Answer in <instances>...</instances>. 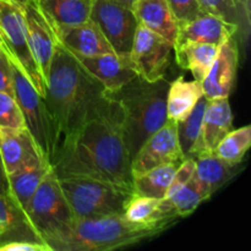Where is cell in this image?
Returning a JSON list of instances; mask_svg holds the SVG:
<instances>
[{
	"mask_svg": "<svg viewBox=\"0 0 251 251\" xmlns=\"http://www.w3.org/2000/svg\"><path fill=\"white\" fill-rule=\"evenodd\" d=\"M50 166L58 178H92L132 190L124 113L107 92L82 124L58 147Z\"/></svg>",
	"mask_w": 251,
	"mask_h": 251,
	"instance_id": "1",
	"label": "cell"
},
{
	"mask_svg": "<svg viewBox=\"0 0 251 251\" xmlns=\"http://www.w3.org/2000/svg\"><path fill=\"white\" fill-rule=\"evenodd\" d=\"M104 95V87L56 39L44 97L53 125L55 151L82 124Z\"/></svg>",
	"mask_w": 251,
	"mask_h": 251,
	"instance_id": "2",
	"label": "cell"
},
{
	"mask_svg": "<svg viewBox=\"0 0 251 251\" xmlns=\"http://www.w3.org/2000/svg\"><path fill=\"white\" fill-rule=\"evenodd\" d=\"M164 229L132 225L122 215L71 218L46 233L41 242L50 251H109L137 244L162 234Z\"/></svg>",
	"mask_w": 251,
	"mask_h": 251,
	"instance_id": "3",
	"label": "cell"
},
{
	"mask_svg": "<svg viewBox=\"0 0 251 251\" xmlns=\"http://www.w3.org/2000/svg\"><path fill=\"white\" fill-rule=\"evenodd\" d=\"M171 81L166 77L154 82L136 77L118 90L107 92L124 113V136L130 158L141 145L166 124L167 91Z\"/></svg>",
	"mask_w": 251,
	"mask_h": 251,
	"instance_id": "4",
	"label": "cell"
},
{
	"mask_svg": "<svg viewBox=\"0 0 251 251\" xmlns=\"http://www.w3.org/2000/svg\"><path fill=\"white\" fill-rule=\"evenodd\" d=\"M60 188L75 218L122 215L131 189L82 176L59 178Z\"/></svg>",
	"mask_w": 251,
	"mask_h": 251,
	"instance_id": "5",
	"label": "cell"
},
{
	"mask_svg": "<svg viewBox=\"0 0 251 251\" xmlns=\"http://www.w3.org/2000/svg\"><path fill=\"white\" fill-rule=\"evenodd\" d=\"M0 50L19 66L37 92L46 97L47 81L29 49L24 9L11 0H0Z\"/></svg>",
	"mask_w": 251,
	"mask_h": 251,
	"instance_id": "6",
	"label": "cell"
},
{
	"mask_svg": "<svg viewBox=\"0 0 251 251\" xmlns=\"http://www.w3.org/2000/svg\"><path fill=\"white\" fill-rule=\"evenodd\" d=\"M9 64L11 69L14 96L21 109L25 126L36 142L42 156L50 164L55 151V142L53 125L44 98L37 92L16 64L10 60Z\"/></svg>",
	"mask_w": 251,
	"mask_h": 251,
	"instance_id": "7",
	"label": "cell"
},
{
	"mask_svg": "<svg viewBox=\"0 0 251 251\" xmlns=\"http://www.w3.org/2000/svg\"><path fill=\"white\" fill-rule=\"evenodd\" d=\"M74 218L68 201L60 188L59 178L53 168L48 171L42 183L32 196L25 222L36 239Z\"/></svg>",
	"mask_w": 251,
	"mask_h": 251,
	"instance_id": "8",
	"label": "cell"
},
{
	"mask_svg": "<svg viewBox=\"0 0 251 251\" xmlns=\"http://www.w3.org/2000/svg\"><path fill=\"white\" fill-rule=\"evenodd\" d=\"M92 20L119 58L129 60L139 21L130 5L117 0H92Z\"/></svg>",
	"mask_w": 251,
	"mask_h": 251,
	"instance_id": "9",
	"label": "cell"
},
{
	"mask_svg": "<svg viewBox=\"0 0 251 251\" xmlns=\"http://www.w3.org/2000/svg\"><path fill=\"white\" fill-rule=\"evenodd\" d=\"M173 54L171 42L139 25L129 55L130 65L139 77L150 82L166 77Z\"/></svg>",
	"mask_w": 251,
	"mask_h": 251,
	"instance_id": "10",
	"label": "cell"
},
{
	"mask_svg": "<svg viewBox=\"0 0 251 251\" xmlns=\"http://www.w3.org/2000/svg\"><path fill=\"white\" fill-rule=\"evenodd\" d=\"M184 158L178 141L176 123L167 120L137 150L131 161L132 178L163 164H180Z\"/></svg>",
	"mask_w": 251,
	"mask_h": 251,
	"instance_id": "11",
	"label": "cell"
},
{
	"mask_svg": "<svg viewBox=\"0 0 251 251\" xmlns=\"http://www.w3.org/2000/svg\"><path fill=\"white\" fill-rule=\"evenodd\" d=\"M22 9L26 21L29 49L42 75L47 81L56 46L55 33L50 22L36 0H28L25 2Z\"/></svg>",
	"mask_w": 251,
	"mask_h": 251,
	"instance_id": "12",
	"label": "cell"
},
{
	"mask_svg": "<svg viewBox=\"0 0 251 251\" xmlns=\"http://www.w3.org/2000/svg\"><path fill=\"white\" fill-rule=\"evenodd\" d=\"M239 64V47L235 36L221 44L217 56L202 81L203 96L207 100L229 98Z\"/></svg>",
	"mask_w": 251,
	"mask_h": 251,
	"instance_id": "13",
	"label": "cell"
},
{
	"mask_svg": "<svg viewBox=\"0 0 251 251\" xmlns=\"http://www.w3.org/2000/svg\"><path fill=\"white\" fill-rule=\"evenodd\" d=\"M233 113L228 98L208 100L201 123L200 132L189 158L202 153H212L223 137L232 130Z\"/></svg>",
	"mask_w": 251,
	"mask_h": 251,
	"instance_id": "14",
	"label": "cell"
},
{
	"mask_svg": "<svg viewBox=\"0 0 251 251\" xmlns=\"http://www.w3.org/2000/svg\"><path fill=\"white\" fill-rule=\"evenodd\" d=\"M239 33V27L217 15L203 12L193 21L179 25L176 44L207 43L220 47L230 37ZM173 46V47H174Z\"/></svg>",
	"mask_w": 251,
	"mask_h": 251,
	"instance_id": "15",
	"label": "cell"
},
{
	"mask_svg": "<svg viewBox=\"0 0 251 251\" xmlns=\"http://www.w3.org/2000/svg\"><path fill=\"white\" fill-rule=\"evenodd\" d=\"M71 54L78 61V64L104 87L105 92L118 90L137 76L130 65V61L119 58L115 54L95 56Z\"/></svg>",
	"mask_w": 251,
	"mask_h": 251,
	"instance_id": "16",
	"label": "cell"
},
{
	"mask_svg": "<svg viewBox=\"0 0 251 251\" xmlns=\"http://www.w3.org/2000/svg\"><path fill=\"white\" fill-rule=\"evenodd\" d=\"M123 216L132 225L168 229L179 217L168 199L144 198L132 194Z\"/></svg>",
	"mask_w": 251,
	"mask_h": 251,
	"instance_id": "17",
	"label": "cell"
},
{
	"mask_svg": "<svg viewBox=\"0 0 251 251\" xmlns=\"http://www.w3.org/2000/svg\"><path fill=\"white\" fill-rule=\"evenodd\" d=\"M59 43L74 54L83 56L115 54L92 20L54 31ZM117 55V54H115Z\"/></svg>",
	"mask_w": 251,
	"mask_h": 251,
	"instance_id": "18",
	"label": "cell"
},
{
	"mask_svg": "<svg viewBox=\"0 0 251 251\" xmlns=\"http://www.w3.org/2000/svg\"><path fill=\"white\" fill-rule=\"evenodd\" d=\"M50 168L51 166L46 159L36 156L25 163L19 171L7 176L9 196L24 217L32 196Z\"/></svg>",
	"mask_w": 251,
	"mask_h": 251,
	"instance_id": "19",
	"label": "cell"
},
{
	"mask_svg": "<svg viewBox=\"0 0 251 251\" xmlns=\"http://www.w3.org/2000/svg\"><path fill=\"white\" fill-rule=\"evenodd\" d=\"M36 156L44 158L26 127H0V158L6 176L19 171Z\"/></svg>",
	"mask_w": 251,
	"mask_h": 251,
	"instance_id": "20",
	"label": "cell"
},
{
	"mask_svg": "<svg viewBox=\"0 0 251 251\" xmlns=\"http://www.w3.org/2000/svg\"><path fill=\"white\" fill-rule=\"evenodd\" d=\"M131 7L139 25L159 34L174 46L178 37L179 22L167 0H134Z\"/></svg>",
	"mask_w": 251,
	"mask_h": 251,
	"instance_id": "21",
	"label": "cell"
},
{
	"mask_svg": "<svg viewBox=\"0 0 251 251\" xmlns=\"http://www.w3.org/2000/svg\"><path fill=\"white\" fill-rule=\"evenodd\" d=\"M201 97H203L202 82L196 80L188 81L184 76H179L169 82L167 91V119L176 123L183 120L188 117Z\"/></svg>",
	"mask_w": 251,
	"mask_h": 251,
	"instance_id": "22",
	"label": "cell"
},
{
	"mask_svg": "<svg viewBox=\"0 0 251 251\" xmlns=\"http://www.w3.org/2000/svg\"><path fill=\"white\" fill-rule=\"evenodd\" d=\"M53 29L75 26L90 20L92 0H36Z\"/></svg>",
	"mask_w": 251,
	"mask_h": 251,
	"instance_id": "23",
	"label": "cell"
},
{
	"mask_svg": "<svg viewBox=\"0 0 251 251\" xmlns=\"http://www.w3.org/2000/svg\"><path fill=\"white\" fill-rule=\"evenodd\" d=\"M220 47L207 43H183L174 46V59L179 68L193 74L194 80L202 82L207 76Z\"/></svg>",
	"mask_w": 251,
	"mask_h": 251,
	"instance_id": "24",
	"label": "cell"
},
{
	"mask_svg": "<svg viewBox=\"0 0 251 251\" xmlns=\"http://www.w3.org/2000/svg\"><path fill=\"white\" fill-rule=\"evenodd\" d=\"M195 176L211 195L229 181L240 169V163L234 164L225 161L215 153H202L194 157Z\"/></svg>",
	"mask_w": 251,
	"mask_h": 251,
	"instance_id": "25",
	"label": "cell"
},
{
	"mask_svg": "<svg viewBox=\"0 0 251 251\" xmlns=\"http://www.w3.org/2000/svg\"><path fill=\"white\" fill-rule=\"evenodd\" d=\"M179 164L168 163L132 178V193L144 198L166 199L169 184Z\"/></svg>",
	"mask_w": 251,
	"mask_h": 251,
	"instance_id": "26",
	"label": "cell"
},
{
	"mask_svg": "<svg viewBox=\"0 0 251 251\" xmlns=\"http://www.w3.org/2000/svg\"><path fill=\"white\" fill-rule=\"evenodd\" d=\"M251 146V126L239 127L230 130L218 144L213 153L229 163H242Z\"/></svg>",
	"mask_w": 251,
	"mask_h": 251,
	"instance_id": "27",
	"label": "cell"
},
{
	"mask_svg": "<svg viewBox=\"0 0 251 251\" xmlns=\"http://www.w3.org/2000/svg\"><path fill=\"white\" fill-rule=\"evenodd\" d=\"M208 100L203 96L199 100L195 107L193 108L188 117L184 118L183 120L176 123V134H178V141L180 145L181 152L184 157L189 158L190 152L195 145L196 139L200 132L201 123H202L203 114H205L206 105H207Z\"/></svg>",
	"mask_w": 251,
	"mask_h": 251,
	"instance_id": "28",
	"label": "cell"
},
{
	"mask_svg": "<svg viewBox=\"0 0 251 251\" xmlns=\"http://www.w3.org/2000/svg\"><path fill=\"white\" fill-rule=\"evenodd\" d=\"M211 196L212 195L208 193L207 189L195 176H193L180 190L176 191L168 200L173 205L176 215L181 218L190 216L200 206V203L208 200Z\"/></svg>",
	"mask_w": 251,
	"mask_h": 251,
	"instance_id": "29",
	"label": "cell"
},
{
	"mask_svg": "<svg viewBox=\"0 0 251 251\" xmlns=\"http://www.w3.org/2000/svg\"><path fill=\"white\" fill-rule=\"evenodd\" d=\"M199 2L203 11L217 15V16L225 19L226 21L237 25L239 27V33H243L244 37H248L250 29L245 26L242 15L238 11L233 0H199Z\"/></svg>",
	"mask_w": 251,
	"mask_h": 251,
	"instance_id": "30",
	"label": "cell"
},
{
	"mask_svg": "<svg viewBox=\"0 0 251 251\" xmlns=\"http://www.w3.org/2000/svg\"><path fill=\"white\" fill-rule=\"evenodd\" d=\"M0 226L6 229V233L2 237L16 234L17 230L28 229L24 215L20 212L11 199L5 195H0Z\"/></svg>",
	"mask_w": 251,
	"mask_h": 251,
	"instance_id": "31",
	"label": "cell"
},
{
	"mask_svg": "<svg viewBox=\"0 0 251 251\" xmlns=\"http://www.w3.org/2000/svg\"><path fill=\"white\" fill-rule=\"evenodd\" d=\"M0 127H26L21 109L12 93L0 92Z\"/></svg>",
	"mask_w": 251,
	"mask_h": 251,
	"instance_id": "32",
	"label": "cell"
},
{
	"mask_svg": "<svg viewBox=\"0 0 251 251\" xmlns=\"http://www.w3.org/2000/svg\"><path fill=\"white\" fill-rule=\"evenodd\" d=\"M167 1L179 25L193 21L205 12L199 0H167Z\"/></svg>",
	"mask_w": 251,
	"mask_h": 251,
	"instance_id": "33",
	"label": "cell"
},
{
	"mask_svg": "<svg viewBox=\"0 0 251 251\" xmlns=\"http://www.w3.org/2000/svg\"><path fill=\"white\" fill-rule=\"evenodd\" d=\"M195 159L194 158H184V161L176 168V173H174L173 179H172L171 184H169L168 191H167L166 199L172 198L176 191L180 190L189 180L195 174Z\"/></svg>",
	"mask_w": 251,
	"mask_h": 251,
	"instance_id": "34",
	"label": "cell"
},
{
	"mask_svg": "<svg viewBox=\"0 0 251 251\" xmlns=\"http://www.w3.org/2000/svg\"><path fill=\"white\" fill-rule=\"evenodd\" d=\"M0 251H50V248L41 240L11 238L0 242Z\"/></svg>",
	"mask_w": 251,
	"mask_h": 251,
	"instance_id": "35",
	"label": "cell"
},
{
	"mask_svg": "<svg viewBox=\"0 0 251 251\" xmlns=\"http://www.w3.org/2000/svg\"><path fill=\"white\" fill-rule=\"evenodd\" d=\"M0 92H9L14 95L12 88V75L9 60L0 50Z\"/></svg>",
	"mask_w": 251,
	"mask_h": 251,
	"instance_id": "36",
	"label": "cell"
},
{
	"mask_svg": "<svg viewBox=\"0 0 251 251\" xmlns=\"http://www.w3.org/2000/svg\"><path fill=\"white\" fill-rule=\"evenodd\" d=\"M234 5L237 6L238 11L240 12L244 21L245 26L250 29V15H251V6L250 2L251 0H233Z\"/></svg>",
	"mask_w": 251,
	"mask_h": 251,
	"instance_id": "37",
	"label": "cell"
},
{
	"mask_svg": "<svg viewBox=\"0 0 251 251\" xmlns=\"http://www.w3.org/2000/svg\"><path fill=\"white\" fill-rule=\"evenodd\" d=\"M0 195L9 196V181H7V176L5 173L1 158H0Z\"/></svg>",
	"mask_w": 251,
	"mask_h": 251,
	"instance_id": "38",
	"label": "cell"
},
{
	"mask_svg": "<svg viewBox=\"0 0 251 251\" xmlns=\"http://www.w3.org/2000/svg\"><path fill=\"white\" fill-rule=\"evenodd\" d=\"M117 1H120V2H124V4H127L131 6L132 2H134V0H117Z\"/></svg>",
	"mask_w": 251,
	"mask_h": 251,
	"instance_id": "39",
	"label": "cell"
},
{
	"mask_svg": "<svg viewBox=\"0 0 251 251\" xmlns=\"http://www.w3.org/2000/svg\"><path fill=\"white\" fill-rule=\"evenodd\" d=\"M5 233H6V229H5V228L2 227V226H0V238H1L2 235L5 234Z\"/></svg>",
	"mask_w": 251,
	"mask_h": 251,
	"instance_id": "40",
	"label": "cell"
},
{
	"mask_svg": "<svg viewBox=\"0 0 251 251\" xmlns=\"http://www.w3.org/2000/svg\"><path fill=\"white\" fill-rule=\"evenodd\" d=\"M11 1H15V2H17V4L24 5L25 2H27V1H28V0H11Z\"/></svg>",
	"mask_w": 251,
	"mask_h": 251,
	"instance_id": "41",
	"label": "cell"
}]
</instances>
